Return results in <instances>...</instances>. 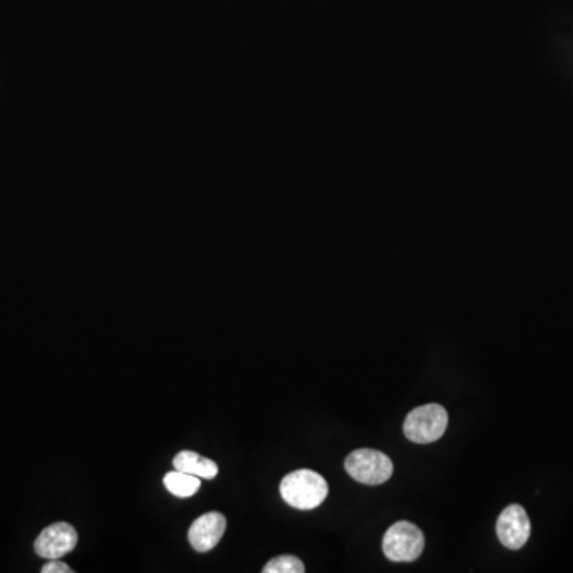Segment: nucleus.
Masks as SVG:
<instances>
[{
	"mask_svg": "<svg viewBox=\"0 0 573 573\" xmlns=\"http://www.w3.org/2000/svg\"><path fill=\"white\" fill-rule=\"evenodd\" d=\"M281 496L285 503L298 510L319 507L328 496V484L324 476L312 470H297L285 476L281 483Z\"/></svg>",
	"mask_w": 573,
	"mask_h": 573,
	"instance_id": "obj_1",
	"label": "nucleus"
},
{
	"mask_svg": "<svg viewBox=\"0 0 573 573\" xmlns=\"http://www.w3.org/2000/svg\"><path fill=\"white\" fill-rule=\"evenodd\" d=\"M164 486L168 488L172 496L187 499V497L195 496L196 492H198L201 480H199L198 476L190 475V473L174 470V472L164 476Z\"/></svg>",
	"mask_w": 573,
	"mask_h": 573,
	"instance_id": "obj_9",
	"label": "nucleus"
},
{
	"mask_svg": "<svg viewBox=\"0 0 573 573\" xmlns=\"http://www.w3.org/2000/svg\"><path fill=\"white\" fill-rule=\"evenodd\" d=\"M74 570L67 566L66 562L59 559H48L47 564L42 567V573H72Z\"/></svg>",
	"mask_w": 573,
	"mask_h": 573,
	"instance_id": "obj_11",
	"label": "nucleus"
},
{
	"mask_svg": "<svg viewBox=\"0 0 573 573\" xmlns=\"http://www.w3.org/2000/svg\"><path fill=\"white\" fill-rule=\"evenodd\" d=\"M425 538L421 529L408 521L390 526L382 538V551L392 562H413L424 551Z\"/></svg>",
	"mask_w": 573,
	"mask_h": 573,
	"instance_id": "obj_3",
	"label": "nucleus"
},
{
	"mask_svg": "<svg viewBox=\"0 0 573 573\" xmlns=\"http://www.w3.org/2000/svg\"><path fill=\"white\" fill-rule=\"evenodd\" d=\"M78 535L74 527L67 523H56L43 529L37 537L34 548L40 558L61 559L77 546Z\"/></svg>",
	"mask_w": 573,
	"mask_h": 573,
	"instance_id": "obj_6",
	"label": "nucleus"
},
{
	"mask_svg": "<svg viewBox=\"0 0 573 573\" xmlns=\"http://www.w3.org/2000/svg\"><path fill=\"white\" fill-rule=\"evenodd\" d=\"M305 570V564H303V562H301L297 556H290V554H285V556H277V558L271 559V561L266 564L263 572L303 573Z\"/></svg>",
	"mask_w": 573,
	"mask_h": 573,
	"instance_id": "obj_10",
	"label": "nucleus"
},
{
	"mask_svg": "<svg viewBox=\"0 0 573 573\" xmlns=\"http://www.w3.org/2000/svg\"><path fill=\"white\" fill-rule=\"evenodd\" d=\"M344 468L351 478L368 486L386 483L394 473L390 457L375 449H357L347 456Z\"/></svg>",
	"mask_w": 573,
	"mask_h": 573,
	"instance_id": "obj_4",
	"label": "nucleus"
},
{
	"mask_svg": "<svg viewBox=\"0 0 573 573\" xmlns=\"http://www.w3.org/2000/svg\"><path fill=\"white\" fill-rule=\"evenodd\" d=\"M227 529V518L222 513L211 511L199 516L188 529V540L198 553H207L219 545Z\"/></svg>",
	"mask_w": 573,
	"mask_h": 573,
	"instance_id": "obj_7",
	"label": "nucleus"
},
{
	"mask_svg": "<svg viewBox=\"0 0 573 573\" xmlns=\"http://www.w3.org/2000/svg\"><path fill=\"white\" fill-rule=\"evenodd\" d=\"M497 537L508 550H521L531 537V521L521 505H508L496 524Z\"/></svg>",
	"mask_w": 573,
	"mask_h": 573,
	"instance_id": "obj_5",
	"label": "nucleus"
},
{
	"mask_svg": "<svg viewBox=\"0 0 573 573\" xmlns=\"http://www.w3.org/2000/svg\"><path fill=\"white\" fill-rule=\"evenodd\" d=\"M172 464L180 472L190 473L206 480H212L219 475V465L215 464L214 460L199 456L195 451H182L174 457Z\"/></svg>",
	"mask_w": 573,
	"mask_h": 573,
	"instance_id": "obj_8",
	"label": "nucleus"
},
{
	"mask_svg": "<svg viewBox=\"0 0 573 573\" xmlns=\"http://www.w3.org/2000/svg\"><path fill=\"white\" fill-rule=\"evenodd\" d=\"M448 411L438 403L419 406L406 416L403 432L413 443H433L445 435L448 427Z\"/></svg>",
	"mask_w": 573,
	"mask_h": 573,
	"instance_id": "obj_2",
	"label": "nucleus"
}]
</instances>
